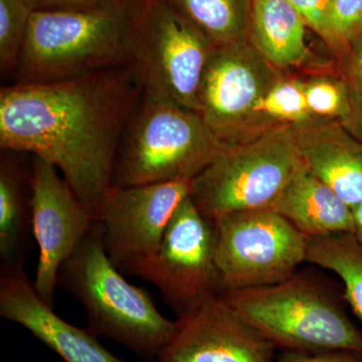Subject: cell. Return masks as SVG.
<instances>
[{"label": "cell", "mask_w": 362, "mask_h": 362, "mask_svg": "<svg viewBox=\"0 0 362 362\" xmlns=\"http://www.w3.org/2000/svg\"><path fill=\"white\" fill-rule=\"evenodd\" d=\"M142 93L130 65L68 82L4 87L0 147L54 165L99 221L124 131Z\"/></svg>", "instance_id": "1"}, {"label": "cell", "mask_w": 362, "mask_h": 362, "mask_svg": "<svg viewBox=\"0 0 362 362\" xmlns=\"http://www.w3.org/2000/svg\"><path fill=\"white\" fill-rule=\"evenodd\" d=\"M58 286L83 305L90 330L141 358L156 361L175 333L176 321L166 318L151 295L128 282L112 263L99 221L62 266Z\"/></svg>", "instance_id": "2"}, {"label": "cell", "mask_w": 362, "mask_h": 362, "mask_svg": "<svg viewBox=\"0 0 362 362\" xmlns=\"http://www.w3.org/2000/svg\"><path fill=\"white\" fill-rule=\"evenodd\" d=\"M277 349L289 351H362V331L338 294L310 271L277 284L220 293Z\"/></svg>", "instance_id": "3"}, {"label": "cell", "mask_w": 362, "mask_h": 362, "mask_svg": "<svg viewBox=\"0 0 362 362\" xmlns=\"http://www.w3.org/2000/svg\"><path fill=\"white\" fill-rule=\"evenodd\" d=\"M228 146L197 112L143 92L124 131L112 187L192 180Z\"/></svg>", "instance_id": "4"}, {"label": "cell", "mask_w": 362, "mask_h": 362, "mask_svg": "<svg viewBox=\"0 0 362 362\" xmlns=\"http://www.w3.org/2000/svg\"><path fill=\"white\" fill-rule=\"evenodd\" d=\"M131 16L33 11L16 84H52L131 63Z\"/></svg>", "instance_id": "5"}, {"label": "cell", "mask_w": 362, "mask_h": 362, "mask_svg": "<svg viewBox=\"0 0 362 362\" xmlns=\"http://www.w3.org/2000/svg\"><path fill=\"white\" fill-rule=\"evenodd\" d=\"M293 125L262 131L228 145L190 181L189 197L206 220L271 209L300 166Z\"/></svg>", "instance_id": "6"}, {"label": "cell", "mask_w": 362, "mask_h": 362, "mask_svg": "<svg viewBox=\"0 0 362 362\" xmlns=\"http://www.w3.org/2000/svg\"><path fill=\"white\" fill-rule=\"evenodd\" d=\"M216 47L168 0H142L130 18V66L143 92L199 113V94Z\"/></svg>", "instance_id": "7"}, {"label": "cell", "mask_w": 362, "mask_h": 362, "mask_svg": "<svg viewBox=\"0 0 362 362\" xmlns=\"http://www.w3.org/2000/svg\"><path fill=\"white\" fill-rule=\"evenodd\" d=\"M213 225L218 294L277 284L306 262L308 238L272 209L228 214Z\"/></svg>", "instance_id": "8"}, {"label": "cell", "mask_w": 362, "mask_h": 362, "mask_svg": "<svg viewBox=\"0 0 362 362\" xmlns=\"http://www.w3.org/2000/svg\"><path fill=\"white\" fill-rule=\"evenodd\" d=\"M214 247L213 223L188 197L173 214L158 249L119 270L158 288L163 301L180 317L204 298L218 294Z\"/></svg>", "instance_id": "9"}, {"label": "cell", "mask_w": 362, "mask_h": 362, "mask_svg": "<svg viewBox=\"0 0 362 362\" xmlns=\"http://www.w3.org/2000/svg\"><path fill=\"white\" fill-rule=\"evenodd\" d=\"M281 78L252 40L214 47L202 76L199 115L226 144L244 141L262 98Z\"/></svg>", "instance_id": "10"}, {"label": "cell", "mask_w": 362, "mask_h": 362, "mask_svg": "<svg viewBox=\"0 0 362 362\" xmlns=\"http://www.w3.org/2000/svg\"><path fill=\"white\" fill-rule=\"evenodd\" d=\"M276 349L223 295L213 294L177 317L156 362H275Z\"/></svg>", "instance_id": "11"}, {"label": "cell", "mask_w": 362, "mask_h": 362, "mask_svg": "<svg viewBox=\"0 0 362 362\" xmlns=\"http://www.w3.org/2000/svg\"><path fill=\"white\" fill-rule=\"evenodd\" d=\"M32 168L33 233L40 250L33 286L54 308L59 270L87 237L95 221L58 169L37 157Z\"/></svg>", "instance_id": "12"}, {"label": "cell", "mask_w": 362, "mask_h": 362, "mask_svg": "<svg viewBox=\"0 0 362 362\" xmlns=\"http://www.w3.org/2000/svg\"><path fill=\"white\" fill-rule=\"evenodd\" d=\"M190 181L112 187L99 223L105 251L117 268L158 249L176 209L189 197Z\"/></svg>", "instance_id": "13"}, {"label": "cell", "mask_w": 362, "mask_h": 362, "mask_svg": "<svg viewBox=\"0 0 362 362\" xmlns=\"http://www.w3.org/2000/svg\"><path fill=\"white\" fill-rule=\"evenodd\" d=\"M0 316L23 326L65 362H125L105 349L89 328L57 315L25 270L0 274Z\"/></svg>", "instance_id": "14"}, {"label": "cell", "mask_w": 362, "mask_h": 362, "mask_svg": "<svg viewBox=\"0 0 362 362\" xmlns=\"http://www.w3.org/2000/svg\"><path fill=\"white\" fill-rule=\"evenodd\" d=\"M300 157L307 169L350 207L362 202V144L334 122L293 125Z\"/></svg>", "instance_id": "15"}, {"label": "cell", "mask_w": 362, "mask_h": 362, "mask_svg": "<svg viewBox=\"0 0 362 362\" xmlns=\"http://www.w3.org/2000/svg\"><path fill=\"white\" fill-rule=\"evenodd\" d=\"M271 209L284 216L307 238L354 233L351 207L304 164Z\"/></svg>", "instance_id": "16"}, {"label": "cell", "mask_w": 362, "mask_h": 362, "mask_svg": "<svg viewBox=\"0 0 362 362\" xmlns=\"http://www.w3.org/2000/svg\"><path fill=\"white\" fill-rule=\"evenodd\" d=\"M0 160V274L25 270L33 233V168L16 152L4 150Z\"/></svg>", "instance_id": "17"}, {"label": "cell", "mask_w": 362, "mask_h": 362, "mask_svg": "<svg viewBox=\"0 0 362 362\" xmlns=\"http://www.w3.org/2000/svg\"><path fill=\"white\" fill-rule=\"evenodd\" d=\"M306 26L288 0H252L250 39L277 68L299 65L306 58Z\"/></svg>", "instance_id": "18"}, {"label": "cell", "mask_w": 362, "mask_h": 362, "mask_svg": "<svg viewBox=\"0 0 362 362\" xmlns=\"http://www.w3.org/2000/svg\"><path fill=\"white\" fill-rule=\"evenodd\" d=\"M216 47L250 39L252 0H168Z\"/></svg>", "instance_id": "19"}, {"label": "cell", "mask_w": 362, "mask_h": 362, "mask_svg": "<svg viewBox=\"0 0 362 362\" xmlns=\"http://www.w3.org/2000/svg\"><path fill=\"white\" fill-rule=\"evenodd\" d=\"M306 262L337 274L345 301L362 322V243L352 233L308 238Z\"/></svg>", "instance_id": "20"}, {"label": "cell", "mask_w": 362, "mask_h": 362, "mask_svg": "<svg viewBox=\"0 0 362 362\" xmlns=\"http://www.w3.org/2000/svg\"><path fill=\"white\" fill-rule=\"evenodd\" d=\"M33 9L26 0H0V70L16 73Z\"/></svg>", "instance_id": "21"}, {"label": "cell", "mask_w": 362, "mask_h": 362, "mask_svg": "<svg viewBox=\"0 0 362 362\" xmlns=\"http://www.w3.org/2000/svg\"><path fill=\"white\" fill-rule=\"evenodd\" d=\"M258 115L274 120L291 122L292 125L309 121L305 84L299 81L280 80L262 98Z\"/></svg>", "instance_id": "22"}, {"label": "cell", "mask_w": 362, "mask_h": 362, "mask_svg": "<svg viewBox=\"0 0 362 362\" xmlns=\"http://www.w3.org/2000/svg\"><path fill=\"white\" fill-rule=\"evenodd\" d=\"M307 106L311 116L342 117L349 115L350 102L344 87L334 80L318 78L305 84Z\"/></svg>", "instance_id": "23"}, {"label": "cell", "mask_w": 362, "mask_h": 362, "mask_svg": "<svg viewBox=\"0 0 362 362\" xmlns=\"http://www.w3.org/2000/svg\"><path fill=\"white\" fill-rule=\"evenodd\" d=\"M142 0H26L33 11L132 16Z\"/></svg>", "instance_id": "24"}, {"label": "cell", "mask_w": 362, "mask_h": 362, "mask_svg": "<svg viewBox=\"0 0 362 362\" xmlns=\"http://www.w3.org/2000/svg\"><path fill=\"white\" fill-rule=\"evenodd\" d=\"M332 28L337 49L358 39L362 33V0H334Z\"/></svg>", "instance_id": "25"}, {"label": "cell", "mask_w": 362, "mask_h": 362, "mask_svg": "<svg viewBox=\"0 0 362 362\" xmlns=\"http://www.w3.org/2000/svg\"><path fill=\"white\" fill-rule=\"evenodd\" d=\"M299 13L307 26L337 49L332 28L334 0H288Z\"/></svg>", "instance_id": "26"}, {"label": "cell", "mask_w": 362, "mask_h": 362, "mask_svg": "<svg viewBox=\"0 0 362 362\" xmlns=\"http://www.w3.org/2000/svg\"><path fill=\"white\" fill-rule=\"evenodd\" d=\"M275 362H362V351L339 349L307 354L286 350Z\"/></svg>", "instance_id": "27"}, {"label": "cell", "mask_w": 362, "mask_h": 362, "mask_svg": "<svg viewBox=\"0 0 362 362\" xmlns=\"http://www.w3.org/2000/svg\"><path fill=\"white\" fill-rule=\"evenodd\" d=\"M345 124L350 131L362 139V93L356 95L354 101L350 103L349 115L345 119Z\"/></svg>", "instance_id": "28"}, {"label": "cell", "mask_w": 362, "mask_h": 362, "mask_svg": "<svg viewBox=\"0 0 362 362\" xmlns=\"http://www.w3.org/2000/svg\"><path fill=\"white\" fill-rule=\"evenodd\" d=\"M356 40L358 42V47L352 69V84L354 86L356 94L358 95L362 93V33Z\"/></svg>", "instance_id": "29"}, {"label": "cell", "mask_w": 362, "mask_h": 362, "mask_svg": "<svg viewBox=\"0 0 362 362\" xmlns=\"http://www.w3.org/2000/svg\"><path fill=\"white\" fill-rule=\"evenodd\" d=\"M354 213V230L352 235L356 238L359 242L362 243V202L357 206L352 207Z\"/></svg>", "instance_id": "30"}]
</instances>
